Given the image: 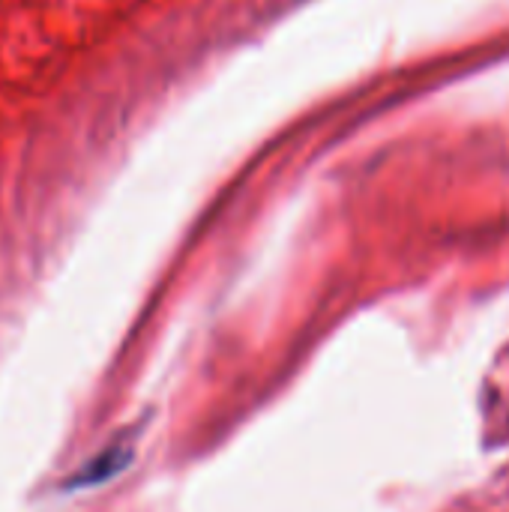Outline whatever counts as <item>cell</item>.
<instances>
[{
    "label": "cell",
    "mask_w": 509,
    "mask_h": 512,
    "mask_svg": "<svg viewBox=\"0 0 509 512\" xmlns=\"http://www.w3.org/2000/svg\"><path fill=\"white\" fill-rule=\"evenodd\" d=\"M126 459H129V453H123V450H108L102 459H93V462L84 468V474H78L72 483H78V486H87V483L108 480L111 474H117L120 468H126Z\"/></svg>",
    "instance_id": "6da1fadb"
}]
</instances>
